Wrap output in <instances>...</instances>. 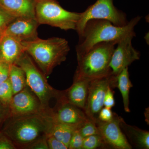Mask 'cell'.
Here are the masks:
<instances>
[{
	"instance_id": "4316f807",
	"label": "cell",
	"mask_w": 149,
	"mask_h": 149,
	"mask_svg": "<svg viewBox=\"0 0 149 149\" xmlns=\"http://www.w3.org/2000/svg\"><path fill=\"white\" fill-rule=\"evenodd\" d=\"M115 104L114 97V92L112 88L110 86H109L107 89L104 101V107L108 108L111 109Z\"/></svg>"
},
{
	"instance_id": "603a6c76",
	"label": "cell",
	"mask_w": 149,
	"mask_h": 149,
	"mask_svg": "<svg viewBox=\"0 0 149 149\" xmlns=\"http://www.w3.org/2000/svg\"><path fill=\"white\" fill-rule=\"evenodd\" d=\"M78 130L83 138L92 135L99 134V132L95 122L88 119L78 128Z\"/></svg>"
},
{
	"instance_id": "9a60e30c",
	"label": "cell",
	"mask_w": 149,
	"mask_h": 149,
	"mask_svg": "<svg viewBox=\"0 0 149 149\" xmlns=\"http://www.w3.org/2000/svg\"><path fill=\"white\" fill-rule=\"evenodd\" d=\"M90 80L86 79L74 80L72 86L63 92L62 99L83 110L87 100Z\"/></svg>"
},
{
	"instance_id": "ffe728a7",
	"label": "cell",
	"mask_w": 149,
	"mask_h": 149,
	"mask_svg": "<svg viewBox=\"0 0 149 149\" xmlns=\"http://www.w3.org/2000/svg\"><path fill=\"white\" fill-rule=\"evenodd\" d=\"M9 79L12 87L13 95L22 91L27 86L24 71L17 65H10Z\"/></svg>"
},
{
	"instance_id": "d6986e66",
	"label": "cell",
	"mask_w": 149,
	"mask_h": 149,
	"mask_svg": "<svg viewBox=\"0 0 149 149\" xmlns=\"http://www.w3.org/2000/svg\"><path fill=\"white\" fill-rule=\"evenodd\" d=\"M78 126L61 123L54 122L50 134L62 142L68 149L70 141L73 132Z\"/></svg>"
},
{
	"instance_id": "8992f818",
	"label": "cell",
	"mask_w": 149,
	"mask_h": 149,
	"mask_svg": "<svg viewBox=\"0 0 149 149\" xmlns=\"http://www.w3.org/2000/svg\"><path fill=\"white\" fill-rule=\"evenodd\" d=\"M35 15L39 24L75 30L80 13L64 9L56 0H39L35 3Z\"/></svg>"
},
{
	"instance_id": "d4e9b609",
	"label": "cell",
	"mask_w": 149,
	"mask_h": 149,
	"mask_svg": "<svg viewBox=\"0 0 149 149\" xmlns=\"http://www.w3.org/2000/svg\"><path fill=\"white\" fill-rule=\"evenodd\" d=\"M16 17L0 6V30L3 32L4 29Z\"/></svg>"
},
{
	"instance_id": "cb8c5ba5",
	"label": "cell",
	"mask_w": 149,
	"mask_h": 149,
	"mask_svg": "<svg viewBox=\"0 0 149 149\" xmlns=\"http://www.w3.org/2000/svg\"><path fill=\"white\" fill-rule=\"evenodd\" d=\"M84 139L77 128L72 134L70 141L68 149H83Z\"/></svg>"
},
{
	"instance_id": "5b68a950",
	"label": "cell",
	"mask_w": 149,
	"mask_h": 149,
	"mask_svg": "<svg viewBox=\"0 0 149 149\" xmlns=\"http://www.w3.org/2000/svg\"><path fill=\"white\" fill-rule=\"evenodd\" d=\"M15 64L21 67L26 77V84L37 96L40 101L42 110L47 113L49 103L52 98L60 99L63 92H59L53 89L48 84L45 75L35 65L32 59L25 52L19 59Z\"/></svg>"
},
{
	"instance_id": "f1b7e54d",
	"label": "cell",
	"mask_w": 149,
	"mask_h": 149,
	"mask_svg": "<svg viewBox=\"0 0 149 149\" xmlns=\"http://www.w3.org/2000/svg\"><path fill=\"white\" fill-rule=\"evenodd\" d=\"M10 68V65L4 62H0V84L9 78Z\"/></svg>"
},
{
	"instance_id": "7402d4cb",
	"label": "cell",
	"mask_w": 149,
	"mask_h": 149,
	"mask_svg": "<svg viewBox=\"0 0 149 149\" xmlns=\"http://www.w3.org/2000/svg\"><path fill=\"white\" fill-rule=\"evenodd\" d=\"M106 148L105 145L100 134L85 137L83 140V149Z\"/></svg>"
},
{
	"instance_id": "d6a6232c",
	"label": "cell",
	"mask_w": 149,
	"mask_h": 149,
	"mask_svg": "<svg viewBox=\"0 0 149 149\" xmlns=\"http://www.w3.org/2000/svg\"><path fill=\"white\" fill-rule=\"evenodd\" d=\"M3 36V32H2L0 30V40H1V39L2 37Z\"/></svg>"
},
{
	"instance_id": "2e32d148",
	"label": "cell",
	"mask_w": 149,
	"mask_h": 149,
	"mask_svg": "<svg viewBox=\"0 0 149 149\" xmlns=\"http://www.w3.org/2000/svg\"><path fill=\"white\" fill-rule=\"evenodd\" d=\"M34 0H0V6L15 17L35 18Z\"/></svg>"
},
{
	"instance_id": "4dcf8cb0",
	"label": "cell",
	"mask_w": 149,
	"mask_h": 149,
	"mask_svg": "<svg viewBox=\"0 0 149 149\" xmlns=\"http://www.w3.org/2000/svg\"><path fill=\"white\" fill-rule=\"evenodd\" d=\"M13 142L3 133H0V149H15Z\"/></svg>"
},
{
	"instance_id": "7c38bea8",
	"label": "cell",
	"mask_w": 149,
	"mask_h": 149,
	"mask_svg": "<svg viewBox=\"0 0 149 149\" xmlns=\"http://www.w3.org/2000/svg\"><path fill=\"white\" fill-rule=\"evenodd\" d=\"M39 24L36 18L16 17L4 29L3 35L12 36L21 42L30 41L38 37Z\"/></svg>"
},
{
	"instance_id": "30bf717a",
	"label": "cell",
	"mask_w": 149,
	"mask_h": 149,
	"mask_svg": "<svg viewBox=\"0 0 149 149\" xmlns=\"http://www.w3.org/2000/svg\"><path fill=\"white\" fill-rule=\"evenodd\" d=\"M122 118L115 113L111 120L102 122L99 120L95 123L99 134L102 136L107 148L131 149L132 146L128 142L120 128V123Z\"/></svg>"
},
{
	"instance_id": "ba28073f",
	"label": "cell",
	"mask_w": 149,
	"mask_h": 149,
	"mask_svg": "<svg viewBox=\"0 0 149 149\" xmlns=\"http://www.w3.org/2000/svg\"><path fill=\"white\" fill-rule=\"evenodd\" d=\"M117 76L112 74L90 80L84 111L88 118L96 122L99 112L104 107L107 89L116 88Z\"/></svg>"
},
{
	"instance_id": "44dd1931",
	"label": "cell",
	"mask_w": 149,
	"mask_h": 149,
	"mask_svg": "<svg viewBox=\"0 0 149 149\" xmlns=\"http://www.w3.org/2000/svg\"><path fill=\"white\" fill-rule=\"evenodd\" d=\"M13 96L12 87L8 78L0 84V101L5 105L9 107Z\"/></svg>"
},
{
	"instance_id": "1f68e13d",
	"label": "cell",
	"mask_w": 149,
	"mask_h": 149,
	"mask_svg": "<svg viewBox=\"0 0 149 149\" xmlns=\"http://www.w3.org/2000/svg\"><path fill=\"white\" fill-rule=\"evenodd\" d=\"M10 113L9 108L3 104L0 101V125Z\"/></svg>"
},
{
	"instance_id": "7a4b0ae2",
	"label": "cell",
	"mask_w": 149,
	"mask_h": 149,
	"mask_svg": "<svg viewBox=\"0 0 149 149\" xmlns=\"http://www.w3.org/2000/svg\"><path fill=\"white\" fill-rule=\"evenodd\" d=\"M141 19V17H136L121 27L104 19L89 20L79 36V42L76 47L77 55L85 53L98 43L112 42L117 44L125 36L135 32L134 28Z\"/></svg>"
},
{
	"instance_id": "8fae6325",
	"label": "cell",
	"mask_w": 149,
	"mask_h": 149,
	"mask_svg": "<svg viewBox=\"0 0 149 149\" xmlns=\"http://www.w3.org/2000/svg\"><path fill=\"white\" fill-rule=\"evenodd\" d=\"M9 108L11 116L28 115L44 112L38 98L27 85L22 91L13 95Z\"/></svg>"
},
{
	"instance_id": "6da1fadb",
	"label": "cell",
	"mask_w": 149,
	"mask_h": 149,
	"mask_svg": "<svg viewBox=\"0 0 149 149\" xmlns=\"http://www.w3.org/2000/svg\"><path fill=\"white\" fill-rule=\"evenodd\" d=\"M54 123L52 116L44 112L11 116L4 128L3 133L15 145L27 147L50 134Z\"/></svg>"
},
{
	"instance_id": "5bb4252c",
	"label": "cell",
	"mask_w": 149,
	"mask_h": 149,
	"mask_svg": "<svg viewBox=\"0 0 149 149\" xmlns=\"http://www.w3.org/2000/svg\"><path fill=\"white\" fill-rule=\"evenodd\" d=\"M25 52L21 41L8 35H3L0 40V62L15 64Z\"/></svg>"
},
{
	"instance_id": "f546056e",
	"label": "cell",
	"mask_w": 149,
	"mask_h": 149,
	"mask_svg": "<svg viewBox=\"0 0 149 149\" xmlns=\"http://www.w3.org/2000/svg\"><path fill=\"white\" fill-rule=\"evenodd\" d=\"M47 135L38 139L28 146L27 148L29 149H49L47 143Z\"/></svg>"
},
{
	"instance_id": "3957f363",
	"label": "cell",
	"mask_w": 149,
	"mask_h": 149,
	"mask_svg": "<svg viewBox=\"0 0 149 149\" xmlns=\"http://www.w3.org/2000/svg\"><path fill=\"white\" fill-rule=\"evenodd\" d=\"M25 52L34 60L45 76L66 60L70 51L68 42L60 37L46 40L37 38L22 42Z\"/></svg>"
},
{
	"instance_id": "e0dca14e",
	"label": "cell",
	"mask_w": 149,
	"mask_h": 149,
	"mask_svg": "<svg viewBox=\"0 0 149 149\" xmlns=\"http://www.w3.org/2000/svg\"><path fill=\"white\" fill-rule=\"evenodd\" d=\"M120 128L131 146L137 148L149 149V132L127 124L122 118Z\"/></svg>"
},
{
	"instance_id": "9c48e42d",
	"label": "cell",
	"mask_w": 149,
	"mask_h": 149,
	"mask_svg": "<svg viewBox=\"0 0 149 149\" xmlns=\"http://www.w3.org/2000/svg\"><path fill=\"white\" fill-rule=\"evenodd\" d=\"M135 36V32L127 35L115 48L109 64L112 74L114 76H117L124 68L140 59V52L132 45V40Z\"/></svg>"
},
{
	"instance_id": "836d02e7",
	"label": "cell",
	"mask_w": 149,
	"mask_h": 149,
	"mask_svg": "<svg viewBox=\"0 0 149 149\" xmlns=\"http://www.w3.org/2000/svg\"><path fill=\"white\" fill-rule=\"evenodd\" d=\"M35 2L37 1H39V0H34Z\"/></svg>"
},
{
	"instance_id": "277c9868",
	"label": "cell",
	"mask_w": 149,
	"mask_h": 149,
	"mask_svg": "<svg viewBox=\"0 0 149 149\" xmlns=\"http://www.w3.org/2000/svg\"><path fill=\"white\" fill-rule=\"evenodd\" d=\"M116 45L112 42L98 43L85 53L77 55V66L74 80H91L112 74L109 64Z\"/></svg>"
},
{
	"instance_id": "4fadbf2b",
	"label": "cell",
	"mask_w": 149,
	"mask_h": 149,
	"mask_svg": "<svg viewBox=\"0 0 149 149\" xmlns=\"http://www.w3.org/2000/svg\"><path fill=\"white\" fill-rule=\"evenodd\" d=\"M56 111L52 114L54 122L61 123L80 127L89 119L84 111L61 99Z\"/></svg>"
},
{
	"instance_id": "ac0fdd59",
	"label": "cell",
	"mask_w": 149,
	"mask_h": 149,
	"mask_svg": "<svg viewBox=\"0 0 149 149\" xmlns=\"http://www.w3.org/2000/svg\"><path fill=\"white\" fill-rule=\"evenodd\" d=\"M133 84L129 78L128 67L124 68L117 76L116 88L119 89L123 100L124 109L126 112H130L129 92Z\"/></svg>"
},
{
	"instance_id": "52a82bcc",
	"label": "cell",
	"mask_w": 149,
	"mask_h": 149,
	"mask_svg": "<svg viewBox=\"0 0 149 149\" xmlns=\"http://www.w3.org/2000/svg\"><path fill=\"white\" fill-rule=\"evenodd\" d=\"M92 19H104L120 27L126 25L128 22L126 14L115 6L113 0H97L95 3L80 13L75 30L78 36L82 34L86 23Z\"/></svg>"
},
{
	"instance_id": "484cf974",
	"label": "cell",
	"mask_w": 149,
	"mask_h": 149,
	"mask_svg": "<svg viewBox=\"0 0 149 149\" xmlns=\"http://www.w3.org/2000/svg\"><path fill=\"white\" fill-rule=\"evenodd\" d=\"M47 143L48 148L50 149H67L68 147L62 142L52 136L50 134L48 135Z\"/></svg>"
},
{
	"instance_id": "83f0119b",
	"label": "cell",
	"mask_w": 149,
	"mask_h": 149,
	"mask_svg": "<svg viewBox=\"0 0 149 149\" xmlns=\"http://www.w3.org/2000/svg\"><path fill=\"white\" fill-rule=\"evenodd\" d=\"M113 113L111 109L104 107L99 112L98 119L102 122H108L112 119Z\"/></svg>"
}]
</instances>
